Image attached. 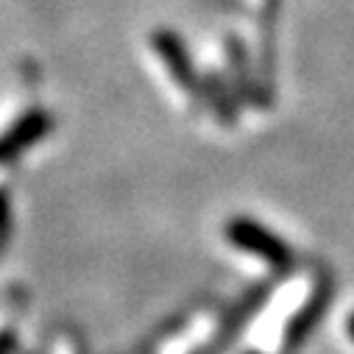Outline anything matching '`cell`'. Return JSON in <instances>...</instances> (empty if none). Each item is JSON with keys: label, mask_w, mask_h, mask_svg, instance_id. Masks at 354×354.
<instances>
[{"label": "cell", "mask_w": 354, "mask_h": 354, "mask_svg": "<svg viewBox=\"0 0 354 354\" xmlns=\"http://www.w3.org/2000/svg\"><path fill=\"white\" fill-rule=\"evenodd\" d=\"M234 240L243 243V245H248L251 251L262 254L265 259H271V262H282L288 257L285 248L277 240H271L268 234H259L257 229H234Z\"/></svg>", "instance_id": "1"}]
</instances>
